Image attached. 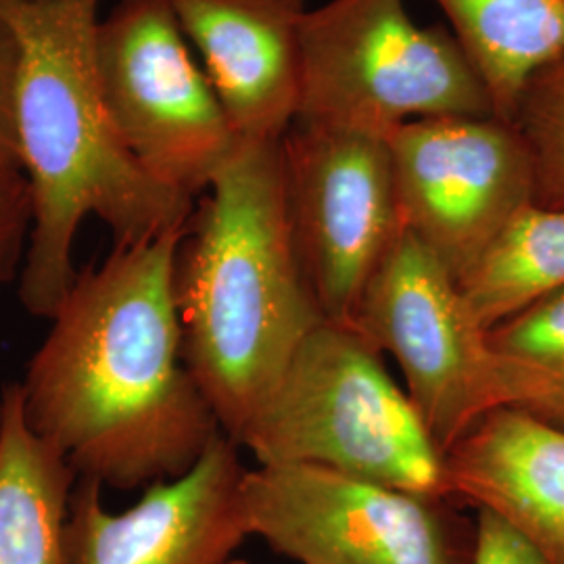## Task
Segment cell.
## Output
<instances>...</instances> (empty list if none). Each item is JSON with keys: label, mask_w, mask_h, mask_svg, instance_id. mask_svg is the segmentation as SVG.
<instances>
[{"label": "cell", "mask_w": 564, "mask_h": 564, "mask_svg": "<svg viewBox=\"0 0 564 564\" xmlns=\"http://www.w3.org/2000/svg\"><path fill=\"white\" fill-rule=\"evenodd\" d=\"M20 44L18 137L32 197L21 305L51 318L76 281L74 242L99 218L113 245L184 230L197 199L155 181L116 132L95 69L99 0H0Z\"/></svg>", "instance_id": "obj_2"}, {"label": "cell", "mask_w": 564, "mask_h": 564, "mask_svg": "<svg viewBox=\"0 0 564 564\" xmlns=\"http://www.w3.org/2000/svg\"><path fill=\"white\" fill-rule=\"evenodd\" d=\"M182 232L113 245L78 270L18 383L25 423L78 479L147 489L181 477L223 435L184 358Z\"/></svg>", "instance_id": "obj_1"}, {"label": "cell", "mask_w": 564, "mask_h": 564, "mask_svg": "<svg viewBox=\"0 0 564 564\" xmlns=\"http://www.w3.org/2000/svg\"><path fill=\"white\" fill-rule=\"evenodd\" d=\"M284 202L324 318L356 321L368 282L402 235L384 137L295 120L281 139Z\"/></svg>", "instance_id": "obj_9"}, {"label": "cell", "mask_w": 564, "mask_h": 564, "mask_svg": "<svg viewBox=\"0 0 564 564\" xmlns=\"http://www.w3.org/2000/svg\"><path fill=\"white\" fill-rule=\"evenodd\" d=\"M381 351L351 324H318L239 447L256 466H312L447 498L445 454Z\"/></svg>", "instance_id": "obj_4"}, {"label": "cell", "mask_w": 564, "mask_h": 564, "mask_svg": "<svg viewBox=\"0 0 564 564\" xmlns=\"http://www.w3.org/2000/svg\"><path fill=\"white\" fill-rule=\"evenodd\" d=\"M239 445L218 435L181 477L149 485L111 512L102 485L78 479L69 505V564H226L251 538Z\"/></svg>", "instance_id": "obj_11"}, {"label": "cell", "mask_w": 564, "mask_h": 564, "mask_svg": "<svg viewBox=\"0 0 564 564\" xmlns=\"http://www.w3.org/2000/svg\"><path fill=\"white\" fill-rule=\"evenodd\" d=\"M447 498L485 510L547 564H564V426L521 408L487 412L445 452Z\"/></svg>", "instance_id": "obj_13"}, {"label": "cell", "mask_w": 564, "mask_h": 564, "mask_svg": "<svg viewBox=\"0 0 564 564\" xmlns=\"http://www.w3.org/2000/svg\"><path fill=\"white\" fill-rule=\"evenodd\" d=\"M535 167V203L564 209V55L529 82L514 113Z\"/></svg>", "instance_id": "obj_17"}, {"label": "cell", "mask_w": 564, "mask_h": 564, "mask_svg": "<svg viewBox=\"0 0 564 564\" xmlns=\"http://www.w3.org/2000/svg\"><path fill=\"white\" fill-rule=\"evenodd\" d=\"M251 538L295 564H475L477 521L452 500L312 466H256Z\"/></svg>", "instance_id": "obj_8"}, {"label": "cell", "mask_w": 564, "mask_h": 564, "mask_svg": "<svg viewBox=\"0 0 564 564\" xmlns=\"http://www.w3.org/2000/svg\"><path fill=\"white\" fill-rule=\"evenodd\" d=\"M18 80L20 44L9 21L0 15V176L21 174Z\"/></svg>", "instance_id": "obj_20"}, {"label": "cell", "mask_w": 564, "mask_h": 564, "mask_svg": "<svg viewBox=\"0 0 564 564\" xmlns=\"http://www.w3.org/2000/svg\"><path fill=\"white\" fill-rule=\"evenodd\" d=\"M95 69L126 149L165 186L199 199L241 141L165 0H120L99 20Z\"/></svg>", "instance_id": "obj_7"}, {"label": "cell", "mask_w": 564, "mask_h": 564, "mask_svg": "<svg viewBox=\"0 0 564 564\" xmlns=\"http://www.w3.org/2000/svg\"><path fill=\"white\" fill-rule=\"evenodd\" d=\"M487 339L502 358L538 375L544 387L563 381L564 286L489 328Z\"/></svg>", "instance_id": "obj_18"}, {"label": "cell", "mask_w": 564, "mask_h": 564, "mask_svg": "<svg viewBox=\"0 0 564 564\" xmlns=\"http://www.w3.org/2000/svg\"><path fill=\"white\" fill-rule=\"evenodd\" d=\"M0 395V564H69L78 475L25 423L20 384H4Z\"/></svg>", "instance_id": "obj_14"}, {"label": "cell", "mask_w": 564, "mask_h": 564, "mask_svg": "<svg viewBox=\"0 0 564 564\" xmlns=\"http://www.w3.org/2000/svg\"><path fill=\"white\" fill-rule=\"evenodd\" d=\"M32 232V197L23 174L0 176V289L20 281Z\"/></svg>", "instance_id": "obj_19"}, {"label": "cell", "mask_w": 564, "mask_h": 564, "mask_svg": "<svg viewBox=\"0 0 564 564\" xmlns=\"http://www.w3.org/2000/svg\"><path fill=\"white\" fill-rule=\"evenodd\" d=\"M226 564H249L247 563V561H242V558H230V561H228V563Z\"/></svg>", "instance_id": "obj_23"}, {"label": "cell", "mask_w": 564, "mask_h": 564, "mask_svg": "<svg viewBox=\"0 0 564 564\" xmlns=\"http://www.w3.org/2000/svg\"><path fill=\"white\" fill-rule=\"evenodd\" d=\"M174 295L184 358L235 444L303 339L326 318L303 274L281 141L241 142L184 226Z\"/></svg>", "instance_id": "obj_3"}, {"label": "cell", "mask_w": 564, "mask_h": 564, "mask_svg": "<svg viewBox=\"0 0 564 564\" xmlns=\"http://www.w3.org/2000/svg\"><path fill=\"white\" fill-rule=\"evenodd\" d=\"M494 116L454 34L421 28L405 0H328L302 30L295 120L389 139L405 121Z\"/></svg>", "instance_id": "obj_5"}, {"label": "cell", "mask_w": 564, "mask_h": 564, "mask_svg": "<svg viewBox=\"0 0 564 564\" xmlns=\"http://www.w3.org/2000/svg\"><path fill=\"white\" fill-rule=\"evenodd\" d=\"M354 326L400 366L444 454L487 412L527 408L542 391L538 375L491 347L458 281L405 230L368 282Z\"/></svg>", "instance_id": "obj_6"}, {"label": "cell", "mask_w": 564, "mask_h": 564, "mask_svg": "<svg viewBox=\"0 0 564 564\" xmlns=\"http://www.w3.org/2000/svg\"><path fill=\"white\" fill-rule=\"evenodd\" d=\"M527 410L544 416L552 423L564 426V379L563 381H554V383H545L542 395L531 403Z\"/></svg>", "instance_id": "obj_22"}, {"label": "cell", "mask_w": 564, "mask_h": 564, "mask_svg": "<svg viewBox=\"0 0 564 564\" xmlns=\"http://www.w3.org/2000/svg\"><path fill=\"white\" fill-rule=\"evenodd\" d=\"M479 74L494 116L514 121L529 82L564 55V0H433Z\"/></svg>", "instance_id": "obj_15"}, {"label": "cell", "mask_w": 564, "mask_h": 564, "mask_svg": "<svg viewBox=\"0 0 564 564\" xmlns=\"http://www.w3.org/2000/svg\"><path fill=\"white\" fill-rule=\"evenodd\" d=\"M458 284L485 330L564 286V209L527 205Z\"/></svg>", "instance_id": "obj_16"}, {"label": "cell", "mask_w": 564, "mask_h": 564, "mask_svg": "<svg viewBox=\"0 0 564 564\" xmlns=\"http://www.w3.org/2000/svg\"><path fill=\"white\" fill-rule=\"evenodd\" d=\"M197 48L241 142H276L297 118L305 0H165Z\"/></svg>", "instance_id": "obj_12"}, {"label": "cell", "mask_w": 564, "mask_h": 564, "mask_svg": "<svg viewBox=\"0 0 564 564\" xmlns=\"http://www.w3.org/2000/svg\"><path fill=\"white\" fill-rule=\"evenodd\" d=\"M387 142L402 228L456 281L535 203L533 158L510 121L424 118L405 121Z\"/></svg>", "instance_id": "obj_10"}, {"label": "cell", "mask_w": 564, "mask_h": 564, "mask_svg": "<svg viewBox=\"0 0 564 564\" xmlns=\"http://www.w3.org/2000/svg\"><path fill=\"white\" fill-rule=\"evenodd\" d=\"M0 429H2V395H0Z\"/></svg>", "instance_id": "obj_24"}, {"label": "cell", "mask_w": 564, "mask_h": 564, "mask_svg": "<svg viewBox=\"0 0 564 564\" xmlns=\"http://www.w3.org/2000/svg\"><path fill=\"white\" fill-rule=\"evenodd\" d=\"M475 564H547L544 556L498 517L477 510Z\"/></svg>", "instance_id": "obj_21"}]
</instances>
